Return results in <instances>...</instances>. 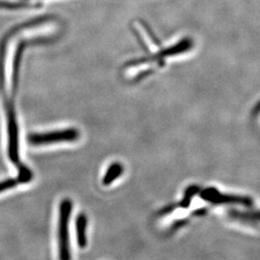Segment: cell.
I'll return each mask as SVG.
<instances>
[{
  "label": "cell",
  "instance_id": "6da1fadb",
  "mask_svg": "<svg viewBox=\"0 0 260 260\" xmlns=\"http://www.w3.org/2000/svg\"><path fill=\"white\" fill-rule=\"evenodd\" d=\"M14 96L11 95L6 102L7 129H8V156L11 162L19 169L23 164L19 159V125L14 104Z\"/></svg>",
  "mask_w": 260,
  "mask_h": 260
},
{
  "label": "cell",
  "instance_id": "7a4b0ae2",
  "mask_svg": "<svg viewBox=\"0 0 260 260\" xmlns=\"http://www.w3.org/2000/svg\"><path fill=\"white\" fill-rule=\"evenodd\" d=\"M73 205L69 199L61 202L59 209L58 240H59V257L60 260H71V251L69 244V221L72 213Z\"/></svg>",
  "mask_w": 260,
  "mask_h": 260
},
{
  "label": "cell",
  "instance_id": "3957f363",
  "mask_svg": "<svg viewBox=\"0 0 260 260\" xmlns=\"http://www.w3.org/2000/svg\"><path fill=\"white\" fill-rule=\"evenodd\" d=\"M79 138V131L76 128L54 130L45 133H34L28 136V142L34 146L50 145L61 142H74Z\"/></svg>",
  "mask_w": 260,
  "mask_h": 260
},
{
  "label": "cell",
  "instance_id": "277c9868",
  "mask_svg": "<svg viewBox=\"0 0 260 260\" xmlns=\"http://www.w3.org/2000/svg\"><path fill=\"white\" fill-rule=\"evenodd\" d=\"M76 238L77 245L80 248H85L87 246V236H86V229H87V218L85 214H79L76 218Z\"/></svg>",
  "mask_w": 260,
  "mask_h": 260
},
{
  "label": "cell",
  "instance_id": "5b68a950",
  "mask_svg": "<svg viewBox=\"0 0 260 260\" xmlns=\"http://www.w3.org/2000/svg\"><path fill=\"white\" fill-rule=\"evenodd\" d=\"M122 172H123V168H122L121 164H120V163H113L111 166L108 168L105 176L103 177V185H110L115 179L121 177Z\"/></svg>",
  "mask_w": 260,
  "mask_h": 260
},
{
  "label": "cell",
  "instance_id": "8992f818",
  "mask_svg": "<svg viewBox=\"0 0 260 260\" xmlns=\"http://www.w3.org/2000/svg\"><path fill=\"white\" fill-rule=\"evenodd\" d=\"M20 183V180L18 178H9L3 181H0V193L4 192L6 190H9L11 188H14L15 186Z\"/></svg>",
  "mask_w": 260,
  "mask_h": 260
},
{
  "label": "cell",
  "instance_id": "52a82bcc",
  "mask_svg": "<svg viewBox=\"0 0 260 260\" xmlns=\"http://www.w3.org/2000/svg\"><path fill=\"white\" fill-rule=\"evenodd\" d=\"M27 7L25 4L21 3H7V2H0V8H7V9H18V8H24Z\"/></svg>",
  "mask_w": 260,
  "mask_h": 260
}]
</instances>
